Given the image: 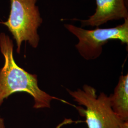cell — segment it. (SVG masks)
<instances>
[{"label": "cell", "instance_id": "5b68a950", "mask_svg": "<svg viewBox=\"0 0 128 128\" xmlns=\"http://www.w3.org/2000/svg\"><path fill=\"white\" fill-rule=\"evenodd\" d=\"M95 0L96 9L94 14L85 20H79L82 27H99L110 21L128 18V9L124 0Z\"/></svg>", "mask_w": 128, "mask_h": 128}, {"label": "cell", "instance_id": "8992f818", "mask_svg": "<svg viewBox=\"0 0 128 128\" xmlns=\"http://www.w3.org/2000/svg\"><path fill=\"white\" fill-rule=\"evenodd\" d=\"M109 98L115 114L123 122H128V74L120 77L114 92Z\"/></svg>", "mask_w": 128, "mask_h": 128}, {"label": "cell", "instance_id": "52a82bcc", "mask_svg": "<svg viewBox=\"0 0 128 128\" xmlns=\"http://www.w3.org/2000/svg\"><path fill=\"white\" fill-rule=\"evenodd\" d=\"M0 128H6L4 119L0 116Z\"/></svg>", "mask_w": 128, "mask_h": 128}, {"label": "cell", "instance_id": "ba28073f", "mask_svg": "<svg viewBox=\"0 0 128 128\" xmlns=\"http://www.w3.org/2000/svg\"><path fill=\"white\" fill-rule=\"evenodd\" d=\"M118 128H128V122H124Z\"/></svg>", "mask_w": 128, "mask_h": 128}, {"label": "cell", "instance_id": "277c9868", "mask_svg": "<svg viewBox=\"0 0 128 128\" xmlns=\"http://www.w3.org/2000/svg\"><path fill=\"white\" fill-rule=\"evenodd\" d=\"M64 26L78 38L76 49L86 60L98 58L102 53L103 46L111 40H118L122 44H128V18L120 25L108 28L96 27L94 30H86L68 23Z\"/></svg>", "mask_w": 128, "mask_h": 128}, {"label": "cell", "instance_id": "6da1fadb", "mask_svg": "<svg viewBox=\"0 0 128 128\" xmlns=\"http://www.w3.org/2000/svg\"><path fill=\"white\" fill-rule=\"evenodd\" d=\"M14 42L5 33H0V51L4 62L0 69V107L5 99L17 92H25L32 96L33 108H50L51 102L58 100L42 91L38 86L36 74L29 73L16 64L14 56Z\"/></svg>", "mask_w": 128, "mask_h": 128}, {"label": "cell", "instance_id": "7a4b0ae2", "mask_svg": "<svg viewBox=\"0 0 128 128\" xmlns=\"http://www.w3.org/2000/svg\"><path fill=\"white\" fill-rule=\"evenodd\" d=\"M10 12L7 20L0 22L8 29L16 44V51L20 54L23 42L33 48L38 46L40 37L38 28L43 23L39 7V0H10Z\"/></svg>", "mask_w": 128, "mask_h": 128}, {"label": "cell", "instance_id": "3957f363", "mask_svg": "<svg viewBox=\"0 0 128 128\" xmlns=\"http://www.w3.org/2000/svg\"><path fill=\"white\" fill-rule=\"evenodd\" d=\"M68 91L78 104L86 107L80 110L86 118L88 128H118L124 122L115 114L109 96L104 92L98 96L96 89L88 84H84L82 89Z\"/></svg>", "mask_w": 128, "mask_h": 128}]
</instances>
